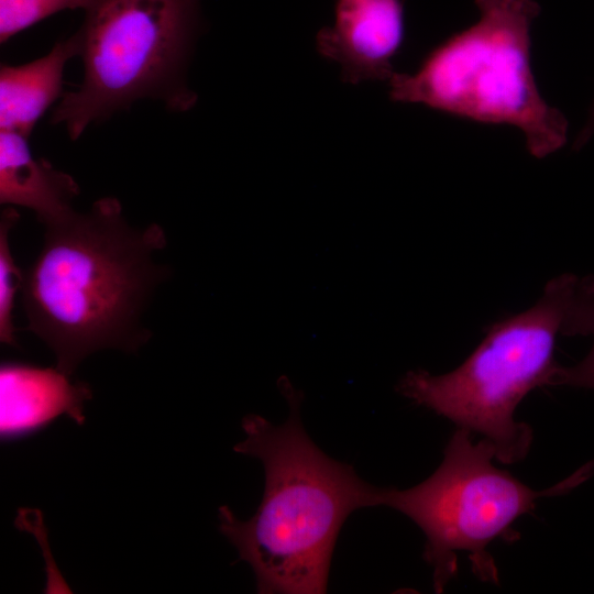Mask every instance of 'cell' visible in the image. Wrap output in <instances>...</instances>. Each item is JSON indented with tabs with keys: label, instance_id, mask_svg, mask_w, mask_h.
Masks as SVG:
<instances>
[{
	"label": "cell",
	"instance_id": "1",
	"mask_svg": "<svg viewBox=\"0 0 594 594\" xmlns=\"http://www.w3.org/2000/svg\"><path fill=\"white\" fill-rule=\"evenodd\" d=\"M166 246L163 228H135L114 197L96 200L45 227L34 262L23 271L25 330L56 356L72 376L91 353L135 352L151 332L142 316L167 270L154 261Z\"/></svg>",
	"mask_w": 594,
	"mask_h": 594
},
{
	"label": "cell",
	"instance_id": "2",
	"mask_svg": "<svg viewBox=\"0 0 594 594\" xmlns=\"http://www.w3.org/2000/svg\"><path fill=\"white\" fill-rule=\"evenodd\" d=\"M276 385L287 419L276 426L261 415L244 416L245 439L234 447L263 463V498L248 520L219 507V529L251 565L258 593L321 594L343 522L354 510L376 506L377 486L317 447L300 419L302 392L286 375Z\"/></svg>",
	"mask_w": 594,
	"mask_h": 594
},
{
	"label": "cell",
	"instance_id": "3",
	"mask_svg": "<svg viewBox=\"0 0 594 594\" xmlns=\"http://www.w3.org/2000/svg\"><path fill=\"white\" fill-rule=\"evenodd\" d=\"M480 19L435 46L413 74L388 80L394 102L520 129L541 158L566 142L568 121L541 96L531 69L535 0H475Z\"/></svg>",
	"mask_w": 594,
	"mask_h": 594
},
{
	"label": "cell",
	"instance_id": "4",
	"mask_svg": "<svg viewBox=\"0 0 594 594\" xmlns=\"http://www.w3.org/2000/svg\"><path fill=\"white\" fill-rule=\"evenodd\" d=\"M580 284L581 277L573 274L551 279L536 305L492 324L459 367L440 375L408 371L397 392L458 427L482 435L497 461H521L529 452L532 430L515 420V410L530 391L549 386L558 366L556 340L564 336Z\"/></svg>",
	"mask_w": 594,
	"mask_h": 594
},
{
	"label": "cell",
	"instance_id": "5",
	"mask_svg": "<svg viewBox=\"0 0 594 594\" xmlns=\"http://www.w3.org/2000/svg\"><path fill=\"white\" fill-rule=\"evenodd\" d=\"M201 30L200 0H96L75 32L82 81L64 92L51 122L77 140L141 99L191 109L187 69Z\"/></svg>",
	"mask_w": 594,
	"mask_h": 594
},
{
	"label": "cell",
	"instance_id": "6",
	"mask_svg": "<svg viewBox=\"0 0 594 594\" xmlns=\"http://www.w3.org/2000/svg\"><path fill=\"white\" fill-rule=\"evenodd\" d=\"M471 431L458 427L439 468L421 483L406 490L377 487L375 504L400 512L425 534L424 558L433 570L436 593L443 592L458 572V553L468 552L472 572L497 583L498 572L487 546L512 539L516 519L535 509L537 499L554 496L576 485L585 470L547 490L535 491L493 464L495 451Z\"/></svg>",
	"mask_w": 594,
	"mask_h": 594
},
{
	"label": "cell",
	"instance_id": "7",
	"mask_svg": "<svg viewBox=\"0 0 594 594\" xmlns=\"http://www.w3.org/2000/svg\"><path fill=\"white\" fill-rule=\"evenodd\" d=\"M405 40L400 0H337L334 22L316 35V50L340 67L341 80L358 85L389 80Z\"/></svg>",
	"mask_w": 594,
	"mask_h": 594
},
{
	"label": "cell",
	"instance_id": "8",
	"mask_svg": "<svg viewBox=\"0 0 594 594\" xmlns=\"http://www.w3.org/2000/svg\"><path fill=\"white\" fill-rule=\"evenodd\" d=\"M90 387L57 367L4 363L0 369V431L8 439L34 431L61 415L85 421Z\"/></svg>",
	"mask_w": 594,
	"mask_h": 594
},
{
	"label": "cell",
	"instance_id": "9",
	"mask_svg": "<svg viewBox=\"0 0 594 594\" xmlns=\"http://www.w3.org/2000/svg\"><path fill=\"white\" fill-rule=\"evenodd\" d=\"M80 189L76 180L35 158L28 138L0 132V204L32 210L44 226L56 223L74 211L73 201Z\"/></svg>",
	"mask_w": 594,
	"mask_h": 594
},
{
	"label": "cell",
	"instance_id": "10",
	"mask_svg": "<svg viewBox=\"0 0 594 594\" xmlns=\"http://www.w3.org/2000/svg\"><path fill=\"white\" fill-rule=\"evenodd\" d=\"M79 55L76 34L33 62L0 69V128L29 139L38 119L63 92L66 63Z\"/></svg>",
	"mask_w": 594,
	"mask_h": 594
},
{
	"label": "cell",
	"instance_id": "11",
	"mask_svg": "<svg viewBox=\"0 0 594 594\" xmlns=\"http://www.w3.org/2000/svg\"><path fill=\"white\" fill-rule=\"evenodd\" d=\"M594 339V277L581 278L564 336H587ZM569 385L594 389V342L588 354L573 366L556 367L549 386Z\"/></svg>",
	"mask_w": 594,
	"mask_h": 594
},
{
	"label": "cell",
	"instance_id": "12",
	"mask_svg": "<svg viewBox=\"0 0 594 594\" xmlns=\"http://www.w3.org/2000/svg\"><path fill=\"white\" fill-rule=\"evenodd\" d=\"M20 219L14 208L7 207L0 216V340L16 345L13 308L21 290L23 271L19 268L10 249L9 234Z\"/></svg>",
	"mask_w": 594,
	"mask_h": 594
},
{
	"label": "cell",
	"instance_id": "13",
	"mask_svg": "<svg viewBox=\"0 0 594 594\" xmlns=\"http://www.w3.org/2000/svg\"><path fill=\"white\" fill-rule=\"evenodd\" d=\"M96 0H0V42L64 10L84 9Z\"/></svg>",
	"mask_w": 594,
	"mask_h": 594
},
{
	"label": "cell",
	"instance_id": "14",
	"mask_svg": "<svg viewBox=\"0 0 594 594\" xmlns=\"http://www.w3.org/2000/svg\"><path fill=\"white\" fill-rule=\"evenodd\" d=\"M593 135H594V105L591 109L588 119L583 130L580 132V134L576 138L575 147L579 148L582 145H584Z\"/></svg>",
	"mask_w": 594,
	"mask_h": 594
}]
</instances>
